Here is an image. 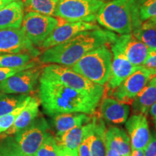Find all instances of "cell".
I'll return each instance as SVG.
<instances>
[{"label": "cell", "instance_id": "11", "mask_svg": "<svg viewBox=\"0 0 156 156\" xmlns=\"http://www.w3.org/2000/svg\"><path fill=\"white\" fill-rule=\"evenodd\" d=\"M28 53L33 57L41 54L21 28L0 30V54Z\"/></svg>", "mask_w": 156, "mask_h": 156}, {"label": "cell", "instance_id": "17", "mask_svg": "<svg viewBox=\"0 0 156 156\" xmlns=\"http://www.w3.org/2000/svg\"><path fill=\"white\" fill-rule=\"evenodd\" d=\"M40 105L41 103L38 98L31 97L28 104L18 115L11 127L7 131L0 134V139L15 135L30 125L38 116Z\"/></svg>", "mask_w": 156, "mask_h": 156}, {"label": "cell", "instance_id": "40", "mask_svg": "<svg viewBox=\"0 0 156 156\" xmlns=\"http://www.w3.org/2000/svg\"><path fill=\"white\" fill-rule=\"evenodd\" d=\"M14 1H18V0H0V9L5 7L6 5H7L12 2Z\"/></svg>", "mask_w": 156, "mask_h": 156}, {"label": "cell", "instance_id": "4", "mask_svg": "<svg viewBox=\"0 0 156 156\" xmlns=\"http://www.w3.org/2000/svg\"><path fill=\"white\" fill-rule=\"evenodd\" d=\"M112 58L108 46H102L85 54L71 67L88 80L103 86L108 80Z\"/></svg>", "mask_w": 156, "mask_h": 156}, {"label": "cell", "instance_id": "41", "mask_svg": "<svg viewBox=\"0 0 156 156\" xmlns=\"http://www.w3.org/2000/svg\"><path fill=\"white\" fill-rule=\"evenodd\" d=\"M145 23H147L148 25H153V26H156V16L152 17V18L147 20L146 21H144Z\"/></svg>", "mask_w": 156, "mask_h": 156}, {"label": "cell", "instance_id": "32", "mask_svg": "<svg viewBox=\"0 0 156 156\" xmlns=\"http://www.w3.org/2000/svg\"><path fill=\"white\" fill-rule=\"evenodd\" d=\"M37 65L36 62L34 60L30 64H29L28 65L25 66V67H21V68H17V69H12V68H5V67H0V82L5 80L7 79L11 76H12L15 74H16L18 72L22 71V70L29 69Z\"/></svg>", "mask_w": 156, "mask_h": 156}, {"label": "cell", "instance_id": "37", "mask_svg": "<svg viewBox=\"0 0 156 156\" xmlns=\"http://www.w3.org/2000/svg\"><path fill=\"white\" fill-rule=\"evenodd\" d=\"M149 113L151 114L152 118H153L154 124H155V127L156 129V103L153 104L151 108H150Z\"/></svg>", "mask_w": 156, "mask_h": 156}, {"label": "cell", "instance_id": "39", "mask_svg": "<svg viewBox=\"0 0 156 156\" xmlns=\"http://www.w3.org/2000/svg\"><path fill=\"white\" fill-rule=\"evenodd\" d=\"M130 156H145L144 150H132Z\"/></svg>", "mask_w": 156, "mask_h": 156}, {"label": "cell", "instance_id": "38", "mask_svg": "<svg viewBox=\"0 0 156 156\" xmlns=\"http://www.w3.org/2000/svg\"><path fill=\"white\" fill-rule=\"evenodd\" d=\"M106 156H121L116 150L106 147Z\"/></svg>", "mask_w": 156, "mask_h": 156}, {"label": "cell", "instance_id": "23", "mask_svg": "<svg viewBox=\"0 0 156 156\" xmlns=\"http://www.w3.org/2000/svg\"><path fill=\"white\" fill-rule=\"evenodd\" d=\"M106 132L104 122L96 116L94 129L89 136L91 156H106Z\"/></svg>", "mask_w": 156, "mask_h": 156}, {"label": "cell", "instance_id": "33", "mask_svg": "<svg viewBox=\"0 0 156 156\" xmlns=\"http://www.w3.org/2000/svg\"><path fill=\"white\" fill-rule=\"evenodd\" d=\"M145 156H156V134L151 135V139L144 149Z\"/></svg>", "mask_w": 156, "mask_h": 156}, {"label": "cell", "instance_id": "9", "mask_svg": "<svg viewBox=\"0 0 156 156\" xmlns=\"http://www.w3.org/2000/svg\"><path fill=\"white\" fill-rule=\"evenodd\" d=\"M48 124L44 117L38 116L28 126L13 135L20 150L28 156H35L48 135Z\"/></svg>", "mask_w": 156, "mask_h": 156}, {"label": "cell", "instance_id": "2", "mask_svg": "<svg viewBox=\"0 0 156 156\" xmlns=\"http://www.w3.org/2000/svg\"><path fill=\"white\" fill-rule=\"evenodd\" d=\"M117 36L115 33L102 28L84 31L66 42L45 49L38 56V61L42 64L72 67L91 51L102 46H111Z\"/></svg>", "mask_w": 156, "mask_h": 156}, {"label": "cell", "instance_id": "42", "mask_svg": "<svg viewBox=\"0 0 156 156\" xmlns=\"http://www.w3.org/2000/svg\"><path fill=\"white\" fill-rule=\"evenodd\" d=\"M101 1H103V2H104V1H109V0H101Z\"/></svg>", "mask_w": 156, "mask_h": 156}, {"label": "cell", "instance_id": "35", "mask_svg": "<svg viewBox=\"0 0 156 156\" xmlns=\"http://www.w3.org/2000/svg\"><path fill=\"white\" fill-rule=\"evenodd\" d=\"M143 66L149 69H156V51H150Z\"/></svg>", "mask_w": 156, "mask_h": 156}, {"label": "cell", "instance_id": "28", "mask_svg": "<svg viewBox=\"0 0 156 156\" xmlns=\"http://www.w3.org/2000/svg\"><path fill=\"white\" fill-rule=\"evenodd\" d=\"M142 22L156 16V0H134Z\"/></svg>", "mask_w": 156, "mask_h": 156}, {"label": "cell", "instance_id": "12", "mask_svg": "<svg viewBox=\"0 0 156 156\" xmlns=\"http://www.w3.org/2000/svg\"><path fill=\"white\" fill-rule=\"evenodd\" d=\"M62 21L52 31L48 38L42 43L40 46L41 49H47L61 44L84 31L100 28L98 25H95L94 23L67 22V21H65V23H62Z\"/></svg>", "mask_w": 156, "mask_h": 156}, {"label": "cell", "instance_id": "14", "mask_svg": "<svg viewBox=\"0 0 156 156\" xmlns=\"http://www.w3.org/2000/svg\"><path fill=\"white\" fill-rule=\"evenodd\" d=\"M113 44L135 66H143L150 52L149 48L132 34L118 36Z\"/></svg>", "mask_w": 156, "mask_h": 156}, {"label": "cell", "instance_id": "30", "mask_svg": "<svg viewBox=\"0 0 156 156\" xmlns=\"http://www.w3.org/2000/svg\"><path fill=\"white\" fill-rule=\"evenodd\" d=\"M31 97L32 96L28 95V98L19 106H17L13 112L9 113V114L0 116V134L4 133V132L7 131L11 127L12 125L14 124L15 121L17 117L18 116V115L20 114V112L23 110V108L28 104L29 101L30 100Z\"/></svg>", "mask_w": 156, "mask_h": 156}, {"label": "cell", "instance_id": "20", "mask_svg": "<svg viewBox=\"0 0 156 156\" xmlns=\"http://www.w3.org/2000/svg\"><path fill=\"white\" fill-rule=\"evenodd\" d=\"M24 5L22 0L12 2L0 9V30L20 28L24 17Z\"/></svg>", "mask_w": 156, "mask_h": 156}, {"label": "cell", "instance_id": "16", "mask_svg": "<svg viewBox=\"0 0 156 156\" xmlns=\"http://www.w3.org/2000/svg\"><path fill=\"white\" fill-rule=\"evenodd\" d=\"M96 116H93L92 122L82 126H78L65 132L62 135L55 136L60 148L75 151L79 147L85 138L88 136L94 129Z\"/></svg>", "mask_w": 156, "mask_h": 156}, {"label": "cell", "instance_id": "18", "mask_svg": "<svg viewBox=\"0 0 156 156\" xmlns=\"http://www.w3.org/2000/svg\"><path fill=\"white\" fill-rule=\"evenodd\" d=\"M130 112L128 104L119 102L114 98L106 97L101 103V114L105 120L115 124H124Z\"/></svg>", "mask_w": 156, "mask_h": 156}, {"label": "cell", "instance_id": "29", "mask_svg": "<svg viewBox=\"0 0 156 156\" xmlns=\"http://www.w3.org/2000/svg\"><path fill=\"white\" fill-rule=\"evenodd\" d=\"M35 156H60V147L55 136L48 133Z\"/></svg>", "mask_w": 156, "mask_h": 156}, {"label": "cell", "instance_id": "25", "mask_svg": "<svg viewBox=\"0 0 156 156\" xmlns=\"http://www.w3.org/2000/svg\"><path fill=\"white\" fill-rule=\"evenodd\" d=\"M33 58L28 53L0 54V67L17 69L25 67L34 61Z\"/></svg>", "mask_w": 156, "mask_h": 156}, {"label": "cell", "instance_id": "19", "mask_svg": "<svg viewBox=\"0 0 156 156\" xmlns=\"http://www.w3.org/2000/svg\"><path fill=\"white\" fill-rule=\"evenodd\" d=\"M92 116L83 113H65L52 116L56 136L62 135L71 129L82 126L91 122L93 119Z\"/></svg>", "mask_w": 156, "mask_h": 156}, {"label": "cell", "instance_id": "5", "mask_svg": "<svg viewBox=\"0 0 156 156\" xmlns=\"http://www.w3.org/2000/svg\"><path fill=\"white\" fill-rule=\"evenodd\" d=\"M103 4L101 0H58L54 17L67 22L94 23Z\"/></svg>", "mask_w": 156, "mask_h": 156}, {"label": "cell", "instance_id": "31", "mask_svg": "<svg viewBox=\"0 0 156 156\" xmlns=\"http://www.w3.org/2000/svg\"><path fill=\"white\" fill-rule=\"evenodd\" d=\"M0 156H28L21 151L13 136H6L0 140Z\"/></svg>", "mask_w": 156, "mask_h": 156}, {"label": "cell", "instance_id": "3", "mask_svg": "<svg viewBox=\"0 0 156 156\" xmlns=\"http://www.w3.org/2000/svg\"><path fill=\"white\" fill-rule=\"evenodd\" d=\"M95 21L106 30L119 35L132 34L142 23L134 0H109L104 2Z\"/></svg>", "mask_w": 156, "mask_h": 156}, {"label": "cell", "instance_id": "15", "mask_svg": "<svg viewBox=\"0 0 156 156\" xmlns=\"http://www.w3.org/2000/svg\"><path fill=\"white\" fill-rule=\"evenodd\" d=\"M125 123L132 151L145 149L151 136L146 116L133 114Z\"/></svg>", "mask_w": 156, "mask_h": 156}, {"label": "cell", "instance_id": "34", "mask_svg": "<svg viewBox=\"0 0 156 156\" xmlns=\"http://www.w3.org/2000/svg\"><path fill=\"white\" fill-rule=\"evenodd\" d=\"M87 136L85 138L77 149L78 156H91L90 148V138Z\"/></svg>", "mask_w": 156, "mask_h": 156}, {"label": "cell", "instance_id": "21", "mask_svg": "<svg viewBox=\"0 0 156 156\" xmlns=\"http://www.w3.org/2000/svg\"><path fill=\"white\" fill-rule=\"evenodd\" d=\"M156 103V76L148 82L132 102L134 114L147 116L150 108Z\"/></svg>", "mask_w": 156, "mask_h": 156}, {"label": "cell", "instance_id": "10", "mask_svg": "<svg viewBox=\"0 0 156 156\" xmlns=\"http://www.w3.org/2000/svg\"><path fill=\"white\" fill-rule=\"evenodd\" d=\"M43 67L36 65L18 72L0 82V93L6 94H28L34 91L41 75Z\"/></svg>", "mask_w": 156, "mask_h": 156}, {"label": "cell", "instance_id": "36", "mask_svg": "<svg viewBox=\"0 0 156 156\" xmlns=\"http://www.w3.org/2000/svg\"><path fill=\"white\" fill-rule=\"evenodd\" d=\"M60 156H78L77 150L75 151H69L60 148Z\"/></svg>", "mask_w": 156, "mask_h": 156}, {"label": "cell", "instance_id": "8", "mask_svg": "<svg viewBox=\"0 0 156 156\" xmlns=\"http://www.w3.org/2000/svg\"><path fill=\"white\" fill-rule=\"evenodd\" d=\"M156 69L140 66L112 92V96L119 102L132 104L134 98L153 77Z\"/></svg>", "mask_w": 156, "mask_h": 156}, {"label": "cell", "instance_id": "7", "mask_svg": "<svg viewBox=\"0 0 156 156\" xmlns=\"http://www.w3.org/2000/svg\"><path fill=\"white\" fill-rule=\"evenodd\" d=\"M60 23V20L56 17L28 12L24 15L20 28L34 46L40 47Z\"/></svg>", "mask_w": 156, "mask_h": 156}, {"label": "cell", "instance_id": "22", "mask_svg": "<svg viewBox=\"0 0 156 156\" xmlns=\"http://www.w3.org/2000/svg\"><path fill=\"white\" fill-rule=\"evenodd\" d=\"M106 144L119 153L121 156H130L132 152L129 136L122 129L112 126L106 132Z\"/></svg>", "mask_w": 156, "mask_h": 156}, {"label": "cell", "instance_id": "26", "mask_svg": "<svg viewBox=\"0 0 156 156\" xmlns=\"http://www.w3.org/2000/svg\"><path fill=\"white\" fill-rule=\"evenodd\" d=\"M132 34L146 45L150 51H156V26L142 22L138 28L133 30Z\"/></svg>", "mask_w": 156, "mask_h": 156}, {"label": "cell", "instance_id": "6", "mask_svg": "<svg viewBox=\"0 0 156 156\" xmlns=\"http://www.w3.org/2000/svg\"><path fill=\"white\" fill-rule=\"evenodd\" d=\"M41 74L53 78L71 88L101 96L104 94L105 89L103 86L88 80L83 75L74 71L71 67L50 64L43 67Z\"/></svg>", "mask_w": 156, "mask_h": 156}, {"label": "cell", "instance_id": "13", "mask_svg": "<svg viewBox=\"0 0 156 156\" xmlns=\"http://www.w3.org/2000/svg\"><path fill=\"white\" fill-rule=\"evenodd\" d=\"M111 50L113 58L110 75L106 83V91L108 95H112L116 87L140 67L132 64L114 44L111 45Z\"/></svg>", "mask_w": 156, "mask_h": 156}, {"label": "cell", "instance_id": "1", "mask_svg": "<svg viewBox=\"0 0 156 156\" xmlns=\"http://www.w3.org/2000/svg\"><path fill=\"white\" fill-rule=\"evenodd\" d=\"M38 82V98L50 116L65 113L93 115L103 97L71 88L43 74Z\"/></svg>", "mask_w": 156, "mask_h": 156}, {"label": "cell", "instance_id": "24", "mask_svg": "<svg viewBox=\"0 0 156 156\" xmlns=\"http://www.w3.org/2000/svg\"><path fill=\"white\" fill-rule=\"evenodd\" d=\"M58 0H24V10L48 16H54Z\"/></svg>", "mask_w": 156, "mask_h": 156}, {"label": "cell", "instance_id": "27", "mask_svg": "<svg viewBox=\"0 0 156 156\" xmlns=\"http://www.w3.org/2000/svg\"><path fill=\"white\" fill-rule=\"evenodd\" d=\"M28 95V94L16 95L0 93V116L13 112Z\"/></svg>", "mask_w": 156, "mask_h": 156}]
</instances>
